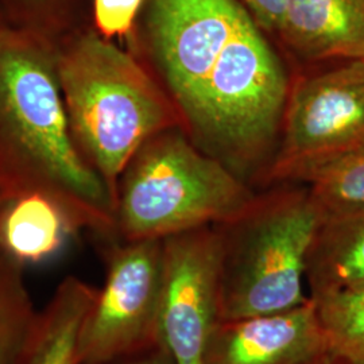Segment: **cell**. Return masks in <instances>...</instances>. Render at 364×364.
<instances>
[{"instance_id": "cell-1", "label": "cell", "mask_w": 364, "mask_h": 364, "mask_svg": "<svg viewBox=\"0 0 364 364\" xmlns=\"http://www.w3.org/2000/svg\"><path fill=\"white\" fill-rule=\"evenodd\" d=\"M0 181L10 197L50 196L81 231L115 236L112 196L70 129L55 42L13 27L0 36Z\"/></svg>"}, {"instance_id": "cell-2", "label": "cell", "mask_w": 364, "mask_h": 364, "mask_svg": "<svg viewBox=\"0 0 364 364\" xmlns=\"http://www.w3.org/2000/svg\"><path fill=\"white\" fill-rule=\"evenodd\" d=\"M55 66L75 141L115 204L131 158L158 132L181 127V115L135 53L92 26L55 41Z\"/></svg>"}, {"instance_id": "cell-3", "label": "cell", "mask_w": 364, "mask_h": 364, "mask_svg": "<svg viewBox=\"0 0 364 364\" xmlns=\"http://www.w3.org/2000/svg\"><path fill=\"white\" fill-rule=\"evenodd\" d=\"M257 196L219 158L198 150L181 127L161 131L131 158L117 183L115 236L162 240L232 220Z\"/></svg>"}, {"instance_id": "cell-4", "label": "cell", "mask_w": 364, "mask_h": 364, "mask_svg": "<svg viewBox=\"0 0 364 364\" xmlns=\"http://www.w3.org/2000/svg\"><path fill=\"white\" fill-rule=\"evenodd\" d=\"M323 220L308 191H284L257 196L242 215L218 224L221 321L305 304L306 263Z\"/></svg>"}, {"instance_id": "cell-5", "label": "cell", "mask_w": 364, "mask_h": 364, "mask_svg": "<svg viewBox=\"0 0 364 364\" xmlns=\"http://www.w3.org/2000/svg\"><path fill=\"white\" fill-rule=\"evenodd\" d=\"M289 93L278 54L245 10L209 77L191 129L227 166L247 164L281 131Z\"/></svg>"}, {"instance_id": "cell-6", "label": "cell", "mask_w": 364, "mask_h": 364, "mask_svg": "<svg viewBox=\"0 0 364 364\" xmlns=\"http://www.w3.org/2000/svg\"><path fill=\"white\" fill-rule=\"evenodd\" d=\"M246 9L239 0H146L131 36L138 55L192 126L205 85ZM132 52V50H131Z\"/></svg>"}, {"instance_id": "cell-7", "label": "cell", "mask_w": 364, "mask_h": 364, "mask_svg": "<svg viewBox=\"0 0 364 364\" xmlns=\"http://www.w3.org/2000/svg\"><path fill=\"white\" fill-rule=\"evenodd\" d=\"M281 132L269 181H299L364 144V60L340 61L299 80L289 93Z\"/></svg>"}, {"instance_id": "cell-8", "label": "cell", "mask_w": 364, "mask_h": 364, "mask_svg": "<svg viewBox=\"0 0 364 364\" xmlns=\"http://www.w3.org/2000/svg\"><path fill=\"white\" fill-rule=\"evenodd\" d=\"M162 240H120L107 252L105 285L78 340L77 364L103 362L161 341Z\"/></svg>"}, {"instance_id": "cell-9", "label": "cell", "mask_w": 364, "mask_h": 364, "mask_svg": "<svg viewBox=\"0 0 364 364\" xmlns=\"http://www.w3.org/2000/svg\"><path fill=\"white\" fill-rule=\"evenodd\" d=\"M220 263L216 225L162 239L159 336L176 364H203L220 324Z\"/></svg>"}, {"instance_id": "cell-10", "label": "cell", "mask_w": 364, "mask_h": 364, "mask_svg": "<svg viewBox=\"0 0 364 364\" xmlns=\"http://www.w3.org/2000/svg\"><path fill=\"white\" fill-rule=\"evenodd\" d=\"M331 355L311 297L287 312L220 321L203 364H309Z\"/></svg>"}, {"instance_id": "cell-11", "label": "cell", "mask_w": 364, "mask_h": 364, "mask_svg": "<svg viewBox=\"0 0 364 364\" xmlns=\"http://www.w3.org/2000/svg\"><path fill=\"white\" fill-rule=\"evenodd\" d=\"M278 37L305 60H364V0H287Z\"/></svg>"}, {"instance_id": "cell-12", "label": "cell", "mask_w": 364, "mask_h": 364, "mask_svg": "<svg viewBox=\"0 0 364 364\" xmlns=\"http://www.w3.org/2000/svg\"><path fill=\"white\" fill-rule=\"evenodd\" d=\"M80 231L69 212L50 196H11L0 215V250L23 267L38 264L57 255Z\"/></svg>"}, {"instance_id": "cell-13", "label": "cell", "mask_w": 364, "mask_h": 364, "mask_svg": "<svg viewBox=\"0 0 364 364\" xmlns=\"http://www.w3.org/2000/svg\"><path fill=\"white\" fill-rule=\"evenodd\" d=\"M97 289L68 277L38 312L26 343L14 364H77L78 340Z\"/></svg>"}, {"instance_id": "cell-14", "label": "cell", "mask_w": 364, "mask_h": 364, "mask_svg": "<svg viewBox=\"0 0 364 364\" xmlns=\"http://www.w3.org/2000/svg\"><path fill=\"white\" fill-rule=\"evenodd\" d=\"M305 279L309 297L364 285V209L323 220L308 257Z\"/></svg>"}, {"instance_id": "cell-15", "label": "cell", "mask_w": 364, "mask_h": 364, "mask_svg": "<svg viewBox=\"0 0 364 364\" xmlns=\"http://www.w3.org/2000/svg\"><path fill=\"white\" fill-rule=\"evenodd\" d=\"M324 219L364 209V144L306 173L301 180Z\"/></svg>"}, {"instance_id": "cell-16", "label": "cell", "mask_w": 364, "mask_h": 364, "mask_svg": "<svg viewBox=\"0 0 364 364\" xmlns=\"http://www.w3.org/2000/svg\"><path fill=\"white\" fill-rule=\"evenodd\" d=\"M311 299L331 356L341 363L364 364V285Z\"/></svg>"}, {"instance_id": "cell-17", "label": "cell", "mask_w": 364, "mask_h": 364, "mask_svg": "<svg viewBox=\"0 0 364 364\" xmlns=\"http://www.w3.org/2000/svg\"><path fill=\"white\" fill-rule=\"evenodd\" d=\"M38 312L28 296L23 266L0 250V364H14Z\"/></svg>"}, {"instance_id": "cell-18", "label": "cell", "mask_w": 364, "mask_h": 364, "mask_svg": "<svg viewBox=\"0 0 364 364\" xmlns=\"http://www.w3.org/2000/svg\"><path fill=\"white\" fill-rule=\"evenodd\" d=\"M9 27L58 41L92 26L91 0H0Z\"/></svg>"}, {"instance_id": "cell-19", "label": "cell", "mask_w": 364, "mask_h": 364, "mask_svg": "<svg viewBox=\"0 0 364 364\" xmlns=\"http://www.w3.org/2000/svg\"><path fill=\"white\" fill-rule=\"evenodd\" d=\"M146 0H91L92 28L108 41L130 39Z\"/></svg>"}, {"instance_id": "cell-20", "label": "cell", "mask_w": 364, "mask_h": 364, "mask_svg": "<svg viewBox=\"0 0 364 364\" xmlns=\"http://www.w3.org/2000/svg\"><path fill=\"white\" fill-rule=\"evenodd\" d=\"M264 33H279L287 0H239Z\"/></svg>"}, {"instance_id": "cell-21", "label": "cell", "mask_w": 364, "mask_h": 364, "mask_svg": "<svg viewBox=\"0 0 364 364\" xmlns=\"http://www.w3.org/2000/svg\"><path fill=\"white\" fill-rule=\"evenodd\" d=\"M78 364H176L162 341L103 362Z\"/></svg>"}, {"instance_id": "cell-22", "label": "cell", "mask_w": 364, "mask_h": 364, "mask_svg": "<svg viewBox=\"0 0 364 364\" xmlns=\"http://www.w3.org/2000/svg\"><path fill=\"white\" fill-rule=\"evenodd\" d=\"M9 198H10V193L7 192V189H6V186L3 185V182L0 181V215H1L3 208H4V205H6V203H7Z\"/></svg>"}, {"instance_id": "cell-23", "label": "cell", "mask_w": 364, "mask_h": 364, "mask_svg": "<svg viewBox=\"0 0 364 364\" xmlns=\"http://www.w3.org/2000/svg\"><path fill=\"white\" fill-rule=\"evenodd\" d=\"M309 364H336V362H335V359H333L331 355H328L326 358H323V359H320V360H316V362Z\"/></svg>"}, {"instance_id": "cell-24", "label": "cell", "mask_w": 364, "mask_h": 364, "mask_svg": "<svg viewBox=\"0 0 364 364\" xmlns=\"http://www.w3.org/2000/svg\"><path fill=\"white\" fill-rule=\"evenodd\" d=\"M7 27H9V25L4 22V19H3L1 15H0V36H1V33H3Z\"/></svg>"}, {"instance_id": "cell-25", "label": "cell", "mask_w": 364, "mask_h": 364, "mask_svg": "<svg viewBox=\"0 0 364 364\" xmlns=\"http://www.w3.org/2000/svg\"><path fill=\"white\" fill-rule=\"evenodd\" d=\"M336 362V364H346V363H341V362H338V360H335Z\"/></svg>"}]
</instances>
